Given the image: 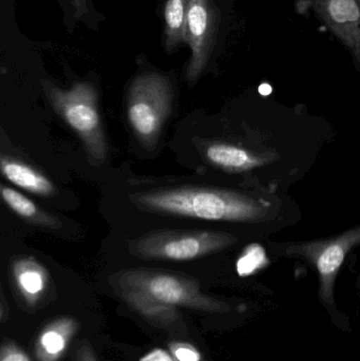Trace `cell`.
Masks as SVG:
<instances>
[{
    "label": "cell",
    "mask_w": 360,
    "mask_h": 361,
    "mask_svg": "<svg viewBox=\"0 0 360 361\" xmlns=\"http://www.w3.org/2000/svg\"><path fill=\"white\" fill-rule=\"evenodd\" d=\"M114 288H132L148 295L159 302L171 307H183L198 311H228L223 302L215 300L201 292L194 280L175 274L150 269H128L111 278Z\"/></svg>",
    "instance_id": "5b68a950"
},
{
    "label": "cell",
    "mask_w": 360,
    "mask_h": 361,
    "mask_svg": "<svg viewBox=\"0 0 360 361\" xmlns=\"http://www.w3.org/2000/svg\"><path fill=\"white\" fill-rule=\"evenodd\" d=\"M74 361H99L90 343L82 341L78 343L77 349L74 354Z\"/></svg>",
    "instance_id": "d6986e66"
},
{
    "label": "cell",
    "mask_w": 360,
    "mask_h": 361,
    "mask_svg": "<svg viewBox=\"0 0 360 361\" xmlns=\"http://www.w3.org/2000/svg\"><path fill=\"white\" fill-rule=\"evenodd\" d=\"M259 93L260 94L266 97V95L272 93V87L268 84H262L261 86L259 87Z\"/></svg>",
    "instance_id": "7402d4cb"
},
{
    "label": "cell",
    "mask_w": 360,
    "mask_h": 361,
    "mask_svg": "<svg viewBox=\"0 0 360 361\" xmlns=\"http://www.w3.org/2000/svg\"><path fill=\"white\" fill-rule=\"evenodd\" d=\"M1 173L15 186L42 197H50L55 193V187L44 173L27 163L2 154L0 161Z\"/></svg>",
    "instance_id": "30bf717a"
},
{
    "label": "cell",
    "mask_w": 360,
    "mask_h": 361,
    "mask_svg": "<svg viewBox=\"0 0 360 361\" xmlns=\"http://www.w3.org/2000/svg\"><path fill=\"white\" fill-rule=\"evenodd\" d=\"M230 233L206 229H160L130 243L133 256L143 260L190 261L221 252L236 243Z\"/></svg>",
    "instance_id": "277c9868"
},
{
    "label": "cell",
    "mask_w": 360,
    "mask_h": 361,
    "mask_svg": "<svg viewBox=\"0 0 360 361\" xmlns=\"http://www.w3.org/2000/svg\"><path fill=\"white\" fill-rule=\"evenodd\" d=\"M12 277L19 294L30 305L37 302L48 288V271L32 257H21L12 263Z\"/></svg>",
    "instance_id": "9c48e42d"
},
{
    "label": "cell",
    "mask_w": 360,
    "mask_h": 361,
    "mask_svg": "<svg viewBox=\"0 0 360 361\" xmlns=\"http://www.w3.org/2000/svg\"><path fill=\"white\" fill-rule=\"evenodd\" d=\"M116 290L137 313L152 320L154 324L170 328L177 326L178 322H182L181 315L175 307L159 302L148 295L132 288H116Z\"/></svg>",
    "instance_id": "8fae6325"
},
{
    "label": "cell",
    "mask_w": 360,
    "mask_h": 361,
    "mask_svg": "<svg viewBox=\"0 0 360 361\" xmlns=\"http://www.w3.org/2000/svg\"><path fill=\"white\" fill-rule=\"evenodd\" d=\"M73 8L75 16L77 18L84 19L90 12L89 0H68Z\"/></svg>",
    "instance_id": "ffe728a7"
},
{
    "label": "cell",
    "mask_w": 360,
    "mask_h": 361,
    "mask_svg": "<svg viewBox=\"0 0 360 361\" xmlns=\"http://www.w3.org/2000/svg\"><path fill=\"white\" fill-rule=\"evenodd\" d=\"M169 350L177 361H201L200 353L188 343H173L169 345Z\"/></svg>",
    "instance_id": "e0dca14e"
},
{
    "label": "cell",
    "mask_w": 360,
    "mask_h": 361,
    "mask_svg": "<svg viewBox=\"0 0 360 361\" xmlns=\"http://www.w3.org/2000/svg\"><path fill=\"white\" fill-rule=\"evenodd\" d=\"M205 158L211 164L230 173H241L260 166L263 163L243 148L223 143H213L205 149Z\"/></svg>",
    "instance_id": "7c38bea8"
},
{
    "label": "cell",
    "mask_w": 360,
    "mask_h": 361,
    "mask_svg": "<svg viewBox=\"0 0 360 361\" xmlns=\"http://www.w3.org/2000/svg\"><path fill=\"white\" fill-rule=\"evenodd\" d=\"M0 361H31L29 356L13 343H6L2 345L0 351Z\"/></svg>",
    "instance_id": "ac0fdd59"
},
{
    "label": "cell",
    "mask_w": 360,
    "mask_h": 361,
    "mask_svg": "<svg viewBox=\"0 0 360 361\" xmlns=\"http://www.w3.org/2000/svg\"><path fill=\"white\" fill-rule=\"evenodd\" d=\"M77 330L78 322L70 317L59 318L44 326L36 341L37 360H61Z\"/></svg>",
    "instance_id": "ba28073f"
},
{
    "label": "cell",
    "mask_w": 360,
    "mask_h": 361,
    "mask_svg": "<svg viewBox=\"0 0 360 361\" xmlns=\"http://www.w3.org/2000/svg\"><path fill=\"white\" fill-rule=\"evenodd\" d=\"M1 197L11 210L30 224L46 228H59L61 226L55 216L40 209L32 200L11 187L2 185Z\"/></svg>",
    "instance_id": "4fadbf2b"
},
{
    "label": "cell",
    "mask_w": 360,
    "mask_h": 361,
    "mask_svg": "<svg viewBox=\"0 0 360 361\" xmlns=\"http://www.w3.org/2000/svg\"><path fill=\"white\" fill-rule=\"evenodd\" d=\"M188 6L190 0H167L165 4V48L168 52L186 42Z\"/></svg>",
    "instance_id": "5bb4252c"
},
{
    "label": "cell",
    "mask_w": 360,
    "mask_h": 361,
    "mask_svg": "<svg viewBox=\"0 0 360 361\" xmlns=\"http://www.w3.org/2000/svg\"><path fill=\"white\" fill-rule=\"evenodd\" d=\"M359 244L360 226L355 227L334 239L306 244L298 248V252H302L316 267L321 278V296L325 302L332 303L336 276L348 252Z\"/></svg>",
    "instance_id": "8992f818"
},
{
    "label": "cell",
    "mask_w": 360,
    "mask_h": 361,
    "mask_svg": "<svg viewBox=\"0 0 360 361\" xmlns=\"http://www.w3.org/2000/svg\"><path fill=\"white\" fill-rule=\"evenodd\" d=\"M170 80L162 74L147 72L131 82L127 97V118L133 135L146 149L158 144L163 127L173 109Z\"/></svg>",
    "instance_id": "3957f363"
},
{
    "label": "cell",
    "mask_w": 360,
    "mask_h": 361,
    "mask_svg": "<svg viewBox=\"0 0 360 361\" xmlns=\"http://www.w3.org/2000/svg\"><path fill=\"white\" fill-rule=\"evenodd\" d=\"M213 35V11L211 0H190L186 44L192 50L186 68V78L194 84L206 67Z\"/></svg>",
    "instance_id": "52a82bcc"
},
{
    "label": "cell",
    "mask_w": 360,
    "mask_h": 361,
    "mask_svg": "<svg viewBox=\"0 0 360 361\" xmlns=\"http://www.w3.org/2000/svg\"><path fill=\"white\" fill-rule=\"evenodd\" d=\"M129 199L139 209L162 216L230 222H253L266 216L257 200L213 187H169L133 193Z\"/></svg>",
    "instance_id": "6da1fadb"
},
{
    "label": "cell",
    "mask_w": 360,
    "mask_h": 361,
    "mask_svg": "<svg viewBox=\"0 0 360 361\" xmlns=\"http://www.w3.org/2000/svg\"><path fill=\"white\" fill-rule=\"evenodd\" d=\"M42 86L53 110L80 137L91 165H103L108 156V143L94 86L77 82L65 90L46 80H42Z\"/></svg>",
    "instance_id": "7a4b0ae2"
},
{
    "label": "cell",
    "mask_w": 360,
    "mask_h": 361,
    "mask_svg": "<svg viewBox=\"0 0 360 361\" xmlns=\"http://www.w3.org/2000/svg\"><path fill=\"white\" fill-rule=\"evenodd\" d=\"M141 361H177L173 354L162 349H156L141 358Z\"/></svg>",
    "instance_id": "44dd1931"
},
{
    "label": "cell",
    "mask_w": 360,
    "mask_h": 361,
    "mask_svg": "<svg viewBox=\"0 0 360 361\" xmlns=\"http://www.w3.org/2000/svg\"><path fill=\"white\" fill-rule=\"evenodd\" d=\"M330 13L337 23H348L359 18V8L354 0H331Z\"/></svg>",
    "instance_id": "2e32d148"
},
{
    "label": "cell",
    "mask_w": 360,
    "mask_h": 361,
    "mask_svg": "<svg viewBox=\"0 0 360 361\" xmlns=\"http://www.w3.org/2000/svg\"><path fill=\"white\" fill-rule=\"evenodd\" d=\"M268 263L264 248L259 244H251L237 261V273L240 277H247L266 267Z\"/></svg>",
    "instance_id": "9a60e30c"
}]
</instances>
